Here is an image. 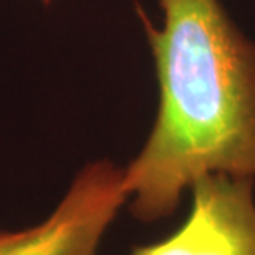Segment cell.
I'll use <instances>...</instances> for the list:
<instances>
[{
    "mask_svg": "<svg viewBox=\"0 0 255 255\" xmlns=\"http://www.w3.org/2000/svg\"><path fill=\"white\" fill-rule=\"evenodd\" d=\"M126 201L125 169L110 161L90 162L43 222L0 231V255H98L106 229Z\"/></svg>",
    "mask_w": 255,
    "mask_h": 255,
    "instance_id": "2",
    "label": "cell"
},
{
    "mask_svg": "<svg viewBox=\"0 0 255 255\" xmlns=\"http://www.w3.org/2000/svg\"><path fill=\"white\" fill-rule=\"evenodd\" d=\"M43 2H45V3H50V2H52V0H43Z\"/></svg>",
    "mask_w": 255,
    "mask_h": 255,
    "instance_id": "4",
    "label": "cell"
},
{
    "mask_svg": "<svg viewBox=\"0 0 255 255\" xmlns=\"http://www.w3.org/2000/svg\"><path fill=\"white\" fill-rule=\"evenodd\" d=\"M254 181L229 174L197 179L191 212L179 229L128 255H255Z\"/></svg>",
    "mask_w": 255,
    "mask_h": 255,
    "instance_id": "3",
    "label": "cell"
},
{
    "mask_svg": "<svg viewBox=\"0 0 255 255\" xmlns=\"http://www.w3.org/2000/svg\"><path fill=\"white\" fill-rule=\"evenodd\" d=\"M162 28L142 17L156 62L159 110L125 167L129 212L169 217L197 179H255V43L221 0H161Z\"/></svg>",
    "mask_w": 255,
    "mask_h": 255,
    "instance_id": "1",
    "label": "cell"
}]
</instances>
